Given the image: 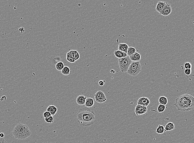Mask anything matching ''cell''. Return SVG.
<instances>
[{
	"mask_svg": "<svg viewBox=\"0 0 194 143\" xmlns=\"http://www.w3.org/2000/svg\"><path fill=\"white\" fill-rule=\"evenodd\" d=\"M168 99L166 97L164 96H162L159 97V103L161 104L166 105L168 103Z\"/></svg>",
	"mask_w": 194,
	"mask_h": 143,
	"instance_id": "cell-19",
	"label": "cell"
},
{
	"mask_svg": "<svg viewBox=\"0 0 194 143\" xmlns=\"http://www.w3.org/2000/svg\"><path fill=\"white\" fill-rule=\"evenodd\" d=\"M184 72L185 74H186V75H191V72H192L191 69H186L185 70Z\"/></svg>",
	"mask_w": 194,
	"mask_h": 143,
	"instance_id": "cell-29",
	"label": "cell"
},
{
	"mask_svg": "<svg viewBox=\"0 0 194 143\" xmlns=\"http://www.w3.org/2000/svg\"><path fill=\"white\" fill-rule=\"evenodd\" d=\"M166 108V107L165 105L159 104L157 107V111L159 113H163L165 111Z\"/></svg>",
	"mask_w": 194,
	"mask_h": 143,
	"instance_id": "cell-25",
	"label": "cell"
},
{
	"mask_svg": "<svg viewBox=\"0 0 194 143\" xmlns=\"http://www.w3.org/2000/svg\"><path fill=\"white\" fill-rule=\"evenodd\" d=\"M87 97L86 96H83L82 95H81L78 96L76 98V102L78 104L79 106H83L85 104L86 99Z\"/></svg>",
	"mask_w": 194,
	"mask_h": 143,
	"instance_id": "cell-10",
	"label": "cell"
},
{
	"mask_svg": "<svg viewBox=\"0 0 194 143\" xmlns=\"http://www.w3.org/2000/svg\"><path fill=\"white\" fill-rule=\"evenodd\" d=\"M65 67L64 64L63 62H59L58 63H56V69L57 71H61Z\"/></svg>",
	"mask_w": 194,
	"mask_h": 143,
	"instance_id": "cell-23",
	"label": "cell"
},
{
	"mask_svg": "<svg viewBox=\"0 0 194 143\" xmlns=\"http://www.w3.org/2000/svg\"><path fill=\"white\" fill-rule=\"evenodd\" d=\"M7 143L6 142V141H5V140H4V138H2V143Z\"/></svg>",
	"mask_w": 194,
	"mask_h": 143,
	"instance_id": "cell-32",
	"label": "cell"
},
{
	"mask_svg": "<svg viewBox=\"0 0 194 143\" xmlns=\"http://www.w3.org/2000/svg\"><path fill=\"white\" fill-rule=\"evenodd\" d=\"M175 128L174 124L172 122H169L166 124L164 127L165 132L172 131Z\"/></svg>",
	"mask_w": 194,
	"mask_h": 143,
	"instance_id": "cell-17",
	"label": "cell"
},
{
	"mask_svg": "<svg viewBox=\"0 0 194 143\" xmlns=\"http://www.w3.org/2000/svg\"><path fill=\"white\" fill-rule=\"evenodd\" d=\"M136 52V49H135V48L133 47H129L128 48L127 54V56L129 57Z\"/></svg>",
	"mask_w": 194,
	"mask_h": 143,
	"instance_id": "cell-24",
	"label": "cell"
},
{
	"mask_svg": "<svg viewBox=\"0 0 194 143\" xmlns=\"http://www.w3.org/2000/svg\"><path fill=\"white\" fill-rule=\"evenodd\" d=\"M184 68L186 69H191L192 68V65L190 62H187L185 63L184 65Z\"/></svg>",
	"mask_w": 194,
	"mask_h": 143,
	"instance_id": "cell-27",
	"label": "cell"
},
{
	"mask_svg": "<svg viewBox=\"0 0 194 143\" xmlns=\"http://www.w3.org/2000/svg\"><path fill=\"white\" fill-rule=\"evenodd\" d=\"M156 132L158 134H162L164 133L165 132L164 126L161 125H158L156 130Z\"/></svg>",
	"mask_w": 194,
	"mask_h": 143,
	"instance_id": "cell-20",
	"label": "cell"
},
{
	"mask_svg": "<svg viewBox=\"0 0 194 143\" xmlns=\"http://www.w3.org/2000/svg\"><path fill=\"white\" fill-rule=\"evenodd\" d=\"M141 71V66L140 61H132L127 72L132 76H136Z\"/></svg>",
	"mask_w": 194,
	"mask_h": 143,
	"instance_id": "cell-4",
	"label": "cell"
},
{
	"mask_svg": "<svg viewBox=\"0 0 194 143\" xmlns=\"http://www.w3.org/2000/svg\"><path fill=\"white\" fill-rule=\"evenodd\" d=\"M105 83V80H100V81H99L98 84L100 86H104Z\"/></svg>",
	"mask_w": 194,
	"mask_h": 143,
	"instance_id": "cell-30",
	"label": "cell"
},
{
	"mask_svg": "<svg viewBox=\"0 0 194 143\" xmlns=\"http://www.w3.org/2000/svg\"><path fill=\"white\" fill-rule=\"evenodd\" d=\"M5 137V136L4 134L3 133H0V137H1V138H4Z\"/></svg>",
	"mask_w": 194,
	"mask_h": 143,
	"instance_id": "cell-31",
	"label": "cell"
},
{
	"mask_svg": "<svg viewBox=\"0 0 194 143\" xmlns=\"http://www.w3.org/2000/svg\"><path fill=\"white\" fill-rule=\"evenodd\" d=\"M95 120V113L87 107L80 108L76 114L78 123L83 127H89L93 125Z\"/></svg>",
	"mask_w": 194,
	"mask_h": 143,
	"instance_id": "cell-1",
	"label": "cell"
},
{
	"mask_svg": "<svg viewBox=\"0 0 194 143\" xmlns=\"http://www.w3.org/2000/svg\"><path fill=\"white\" fill-rule=\"evenodd\" d=\"M171 12L172 7L171 5L170 4L166 2L165 7L159 14L163 16H167L171 13Z\"/></svg>",
	"mask_w": 194,
	"mask_h": 143,
	"instance_id": "cell-8",
	"label": "cell"
},
{
	"mask_svg": "<svg viewBox=\"0 0 194 143\" xmlns=\"http://www.w3.org/2000/svg\"><path fill=\"white\" fill-rule=\"evenodd\" d=\"M130 59L132 61L134 62H137V61H140L141 60V55L138 53H135L134 54L132 55L131 56H129Z\"/></svg>",
	"mask_w": 194,
	"mask_h": 143,
	"instance_id": "cell-12",
	"label": "cell"
},
{
	"mask_svg": "<svg viewBox=\"0 0 194 143\" xmlns=\"http://www.w3.org/2000/svg\"><path fill=\"white\" fill-rule=\"evenodd\" d=\"M94 98L95 101L98 103H103L107 100L104 92L101 91H97L94 95Z\"/></svg>",
	"mask_w": 194,
	"mask_h": 143,
	"instance_id": "cell-6",
	"label": "cell"
},
{
	"mask_svg": "<svg viewBox=\"0 0 194 143\" xmlns=\"http://www.w3.org/2000/svg\"><path fill=\"white\" fill-rule=\"evenodd\" d=\"M46 111L49 112L50 113H51V115L53 116V115H55L56 113H57L58 108H57V107H56V106L51 105V106H49L48 107Z\"/></svg>",
	"mask_w": 194,
	"mask_h": 143,
	"instance_id": "cell-14",
	"label": "cell"
},
{
	"mask_svg": "<svg viewBox=\"0 0 194 143\" xmlns=\"http://www.w3.org/2000/svg\"><path fill=\"white\" fill-rule=\"evenodd\" d=\"M147 111V108L146 106L137 104L135 108V113L136 116H139L145 114Z\"/></svg>",
	"mask_w": 194,
	"mask_h": 143,
	"instance_id": "cell-7",
	"label": "cell"
},
{
	"mask_svg": "<svg viewBox=\"0 0 194 143\" xmlns=\"http://www.w3.org/2000/svg\"><path fill=\"white\" fill-rule=\"evenodd\" d=\"M45 122L48 123H52L54 122V118L51 115V116L45 118Z\"/></svg>",
	"mask_w": 194,
	"mask_h": 143,
	"instance_id": "cell-26",
	"label": "cell"
},
{
	"mask_svg": "<svg viewBox=\"0 0 194 143\" xmlns=\"http://www.w3.org/2000/svg\"><path fill=\"white\" fill-rule=\"evenodd\" d=\"M71 51V54L76 61L78 60L79 59L80 56V54L78 52V51L76 50H71V51Z\"/></svg>",
	"mask_w": 194,
	"mask_h": 143,
	"instance_id": "cell-22",
	"label": "cell"
},
{
	"mask_svg": "<svg viewBox=\"0 0 194 143\" xmlns=\"http://www.w3.org/2000/svg\"><path fill=\"white\" fill-rule=\"evenodd\" d=\"M43 117H44V118H46L48 117L51 116L52 115H51V113H50L49 112L46 111V112H45L43 113Z\"/></svg>",
	"mask_w": 194,
	"mask_h": 143,
	"instance_id": "cell-28",
	"label": "cell"
},
{
	"mask_svg": "<svg viewBox=\"0 0 194 143\" xmlns=\"http://www.w3.org/2000/svg\"><path fill=\"white\" fill-rule=\"evenodd\" d=\"M12 135L16 139L25 140L31 136V132L27 125L19 123L15 126Z\"/></svg>",
	"mask_w": 194,
	"mask_h": 143,
	"instance_id": "cell-3",
	"label": "cell"
},
{
	"mask_svg": "<svg viewBox=\"0 0 194 143\" xmlns=\"http://www.w3.org/2000/svg\"><path fill=\"white\" fill-rule=\"evenodd\" d=\"M66 59L67 61L71 63H74L76 62V60H75L74 57L71 54V51H69L67 53L66 55Z\"/></svg>",
	"mask_w": 194,
	"mask_h": 143,
	"instance_id": "cell-18",
	"label": "cell"
},
{
	"mask_svg": "<svg viewBox=\"0 0 194 143\" xmlns=\"http://www.w3.org/2000/svg\"><path fill=\"white\" fill-rule=\"evenodd\" d=\"M132 62V61L128 56L123 58H119V66L121 71L122 72H127Z\"/></svg>",
	"mask_w": 194,
	"mask_h": 143,
	"instance_id": "cell-5",
	"label": "cell"
},
{
	"mask_svg": "<svg viewBox=\"0 0 194 143\" xmlns=\"http://www.w3.org/2000/svg\"><path fill=\"white\" fill-rule=\"evenodd\" d=\"M166 2L163 1H159L156 7V10L157 12L160 13L165 7Z\"/></svg>",
	"mask_w": 194,
	"mask_h": 143,
	"instance_id": "cell-11",
	"label": "cell"
},
{
	"mask_svg": "<svg viewBox=\"0 0 194 143\" xmlns=\"http://www.w3.org/2000/svg\"><path fill=\"white\" fill-rule=\"evenodd\" d=\"M150 103V101L147 97H142L139 98L137 101V105L147 107Z\"/></svg>",
	"mask_w": 194,
	"mask_h": 143,
	"instance_id": "cell-9",
	"label": "cell"
},
{
	"mask_svg": "<svg viewBox=\"0 0 194 143\" xmlns=\"http://www.w3.org/2000/svg\"><path fill=\"white\" fill-rule=\"evenodd\" d=\"M94 105V99L92 98H87L85 102V106L87 108H89L93 107Z\"/></svg>",
	"mask_w": 194,
	"mask_h": 143,
	"instance_id": "cell-16",
	"label": "cell"
},
{
	"mask_svg": "<svg viewBox=\"0 0 194 143\" xmlns=\"http://www.w3.org/2000/svg\"><path fill=\"white\" fill-rule=\"evenodd\" d=\"M129 47V46L127 44L121 43L119 45L118 50L127 54Z\"/></svg>",
	"mask_w": 194,
	"mask_h": 143,
	"instance_id": "cell-13",
	"label": "cell"
},
{
	"mask_svg": "<svg viewBox=\"0 0 194 143\" xmlns=\"http://www.w3.org/2000/svg\"><path fill=\"white\" fill-rule=\"evenodd\" d=\"M174 106L181 111H189L194 109V97L192 95L184 94L175 100Z\"/></svg>",
	"mask_w": 194,
	"mask_h": 143,
	"instance_id": "cell-2",
	"label": "cell"
},
{
	"mask_svg": "<svg viewBox=\"0 0 194 143\" xmlns=\"http://www.w3.org/2000/svg\"><path fill=\"white\" fill-rule=\"evenodd\" d=\"M114 55L115 56V57L118 58H123L124 57H127L128 56L127 54L125 53L120 51L119 50H117V51H115Z\"/></svg>",
	"mask_w": 194,
	"mask_h": 143,
	"instance_id": "cell-15",
	"label": "cell"
},
{
	"mask_svg": "<svg viewBox=\"0 0 194 143\" xmlns=\"http://www.w3.org/2000/svg\"><path fill=\"white\" fill-rule=\"evenodd\" d=\"M62 74L64 75H68L70 73V69L69 67L67 66H65L62 70Z\"/></svg>",
	"mask_w": 194,
	"mask_h": 143,
	"instance_id": "cell-21",
	"label": "cell"
}]
</instances>
